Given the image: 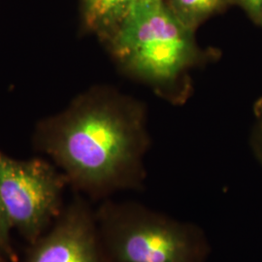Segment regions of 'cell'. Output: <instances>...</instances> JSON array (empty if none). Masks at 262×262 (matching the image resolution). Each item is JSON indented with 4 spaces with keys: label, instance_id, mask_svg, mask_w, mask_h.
Masks as SVG:
<instances>
[{
    "label": "cell",
    "instance_id": "cell-1",
    "mask_svg": "<svg viewBox=\"0 0 262 262\" xmlns=\"http://www.w3.org/2000/svg\"><path fill=\"white\" fill-rule=\"evenodd\" d=\"M40 146L89 200L144 187L150 137L140 105L124 98H85L43 134Z\"/></svg>",
    "mask_w": 262,
    "mask_h": 262
},
{
    "label": "cell",
    "instance_id": "cell-2",
    "mask_svg": "<svg viewBox=\"0 0 262 262\" xmlns=\"http://www.w3.org/2000/svg\"><path fill=\"white\" fill-rule=\"evenodd\" d=\"M106 42L128 74L162 91L181 82L201 57L194 31L164 0H136Z\"/></svg>",
    "mask_w": 262,
    "mask_h": 262
},
{
    "label": "cell",
    "instance_id": "cell-3",
    "mask_svg": "<svg viewBox=\"0 0 262 262\" xmlns=\"http://www.w3.org/2000/svg\"><path fill=\"white\" fill-rule=\"evenodd\" d=\"M95 216L111 262H208L212 255L200 225L138 201L105 199Z\"/></svg>",
    "mask_w": 262,
    "mask_h": 262
},
{
    "label": "cell",
    "instance_id": "cell-4",
    "mask_svg": "<svg viewBox=\"0 0 262 262\" xmlns=\"http://www.w3.org/2000/svg\"><path fill=\"white\" fill-rule=\"evenodd\" d=\"M68 181L42 159H13L0 151V199L13 230L28 244L53 225L66 206Z\"/></svg>",
    "mask_w": 262,
    "mask_h": 262
},
{
    "label": "cell",
    "instance_id": "cell-5",
    "mask_svg": "<svg viewBox=\"0 0 262 262\" xmlns=\"http://www.w3.org/2000/svg\"><path fill=\"white\" fill-rule=\"evenodd\" d=\"M21 262H111L104 250L91 201L79 194L35 241Z\"/></svg>",
    "mask_w": 262,
    "mask_h": 262
},
{
    "label": "cell",
    "instance_id": "cell-6",
    "mask_svg": "<svg viewBox=\"0 0 262 262\" xmlns=\"http://www.w3.org/2000/svg\"><path fill=\"white\" fill-rule=\"evenodd\" d=\"M136 0H82L84 25L107 40L121 24Z\"/></svg>",
    "mask_w": 262,
    "mask_h": 262
},
{
    "label": "cell",
    "instance_id": "cell-7",
    "mask_svg": "<svg viewBox=\"0 0 262 262\" xmlns=\"http://www.w3.org/2000/svg\"><path fill=\"white\" fill-rule=\"evenodd\" d=\"M230 0H169L167 3L185 26L195 31L203 21L223 11Z\"/></svg>",
    "mask_w": 262,
    "mask_h": 262
},
{
    "label": "cell",
    "instance_id": "cell-8",
    "mask_svg": "<svg viewBox=\"0 0 262 262\" xmlns=\"http://www.w3.org/2000/svg\"><path fill=\"white\" fill-rule=\"evenodd\" d=\"M12 227L0 199V250L12 262H18V255L12 242Z\"/></svg>",
    "mask_w": 262,
    "mask_h": 262
},
{
    "label": "cell",
    "instance_id": "cell-9",
    "mask_svg": "<svg viewBox=\"0 0 262 262\" xmlns=\"http://www.w3.org/2000/svg\"><path fill=\"white\" fill-rule=\"evenodd\" d=\"M241 6L252 17L258 19L262 8V0H238Z\"/></svg>",
    "mask_w": 262,
    "mask_h": 262
},
{
    "label": "cell",
    "instance_id": "cell-10",
    "mask_svg": "<svg viewBox=\"0 0 262 262\" xmlns=\"http://www.w3.org/2000/svg\"><path fill=\"white\" fill-rule=\"evenodd\" d=\"M259 122L257 124L256 134L254 138V150L256 151L258 158L261 159L262 161V105L259 106V114H258Z\"/></svg>",
    "mask_w": 262,
    "mask_h": 262
},
{
    "label": "cell",
    "instance_id": "cell-11",
    "mask_svg": "<svg viewBox=\"0 0 262 262\" xmlns=\"http://www.w3.org/2000/svg\"><path fill=\"white\" fill-rule=\"evenodd\" d=\"M0 262H12L8 258V256L0 250Z\"/></svg>",
    "mask_w": 262,
    "mask_h": 262
},
{
    "label": "cell",
    "instance_id": "cell-12",
    "mask_svg": "<svg viewBox=\"0 0 262 262\" xmlns=\"http://www.w3.org/2000/svg\"><path fill=\"white\" fill-rule=\"evenodd\" d=\"M258 19L261 21L262 24V8H261V12H260V15H259V18H258Z\"/></svg>",
    "mask_w": 262,
    "mask_h": 262
}]
</instances>
